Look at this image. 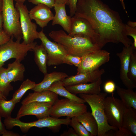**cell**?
Returning a JSON list of instances; mask_svg holds the SVG:
<instances>
[{
  "label": "cell",
  "instance_id": "obj_15",
  "mask_svg": "<svg viewBox=\"0 0 136 136\" xmlns=\"http://www.w3.org/2000/svg\"><path fill=\"white\" fill-rule=\"evenodd\" d=\"M103 69H97L88 72L77 74L75 75L68 76L62 81L65 87L78 84L91 83L95 81L105 73Z\"/></svg>",
  "mask_w": 136,
  "mask_h": 136
},
{
  "label": "cell",
  "instance_id": "obj_28",
  "mask_svg": "<svg viewBox=\"0 0 136 136\" xmlns=\"http://www.w3.org/2000/svg\"><path fill=\"white\" fill-rule=\"evenodd\" d=\"M36 84L34 82L27 79L22 83L19 89L15 91L12 99L16 104L18 103L26 92L29 90H32Z\"/></svg>",
  "mask_w": 136,
  "mask_h": 136
},
{
  "label": "cell",
  "instance_id": "obj_12",
  "mask_svg": "<svg viewBox=\"0 0 136 136\" xmlns=\"http://www.w3.org/2000/svg\"><path fill=\"white\" fill-rule=\"evenodd\" d=\"M68 34L71 36L78 35H83L99 45L98 35L88 21L83 18L75 15L72 17L71 30Z\"/></svg>",
  "mask_w": 136,
  "mask_h": 136
},
{
  "label": "cell",
  "instance_id": "obj_45",
  "mask_svg": "<svg viewBox=\"0 0 136 136\" xmlns=\"http://www.w3.org/2000/svg\"><path fill=\"white\" fill-rule=\"evenodd\" d=\"M26 0H13L14 1L16 2L23 3H24Z\"/></svg>",
  "mask_w": 136,
  "mask_h": 136
},
{
  "label": "cell",
  "instance_id": "obj_8",
  "mask_svg": "<svg viewBox=\"0 0 136 136\" xmlns=\"http://www.w3.org/2000/svg\"><path fill=\"white\" fill-rule=\"evenodd\" d=\"M87 106L68 98L58 99L52 106L50 116L57 118L66 116L71 118L77 117L87 111Z\"/></svg>",
  "mask_w": 136,
  "mask_h": 136
},
{
  "label": "cell",
  "instance_id": "obj_48",
  "mask_svg": "<svg viewBox=\"0 0 136 136\" xmlns=\"http://www.w3.org/2000/svg\"><path fill=\"white\" fill-rule=\"evenodd\" d=\"M2 12V10H0V13Z\"/></svg>",
  "mask_w": 136,
  "mask_h": 136
},
{
  "label": "cell",
  "instance_id": "obj_24",
  "mask_svg": "<svg viewBox=\"0 0 136 136\" xmlns=\"http://www.w3.org/2000/svg\"><path fill=\"white\" fill-rule=\"evenodd\" d=\"M77 120L84 126L92 136H97V123L91 113L86 111L76 117Z\"/></svg>",
  "mask_w": 136,
  "mask_h": 136
},
{
  "label": "cell",
  "instance_id": "obj_13",
  "mask_svg": "<svg viewBox=\"0 0 136 136\" xmlns=\"http://www.w3.org/2000/svg\"><path fill=\"white\" fill-rule=\"evenodd\" d=\"M53 105L47 102L33 101L22 105L16 118L19 119L24 116L34 115L38 119L50 116L49 113Z\"/></svg>",
  "mask_w": 136,
  "mask_h": 136
},
{
  "label": "cell",
  "instance_id": "obj_30",
  "mask_svg": "<svg viewBox=\"0 0 136 136\" xmlns=\"http://www.w3.org/2000/svg\"><path fill=\"white\" fill-rule=\"evenodd\" d=\"M69 125L72 127L78 136H92L77 120L76 117L71 118Z\"/></svg>",
  "mask_w": 136,
  "mask_h": 136
},
{
  "label": "cell",
  "instance_id": "obj_23",
  "mask_svg": "<svg viewBox=\"0 0 136 136\" xmlns=\"http://www.w3.org/2000/svg\"><path fill=\"white\" fill-rule=\"evenodd\" d=\"M48 90L54 92L58 95L78 103L84 104L86 103L83 99L68 91L64 86L62 80L54 82L50 87Z\"/></svg>",
  "mask_w": 136,
  "mask_h": 136
},
{
  "label": "cell",
  "instance_id": "obj_18",
  "mask_svg": "<svg viewBox=\"0 0 136 136\" xmlns=\"http://www.w3.org/2000/svg\"><path fill=\"white\" fill-rule=\"evenodd\" d=\"M102 83L101 77L90 83H83L65 87L70 92L76 95L78 94H96L101 92L100 86Z\"/></svg>",
  "mask_w": 136,
  "mask_h": 136
},
{
  "label": "cell",
  "instance_id": "obj_31",
  "mask_svg": "<svg viewBox=\"0 0 136 136\" xmlns=\"http://www.w3.org/2000/svg\"><path fill=\"white\" fill-rule=\"evenodd\" d=\"M134 50L130 58L128 76L136 84V52Z\"/></svg>",
  "mask_w": 136,
  "mask_h": 136
},
{
  "label": "cell",
  "instance_id": "obj_43",
  "mask_svg": "<svg viewBox=\"0 0 136 136\" xmlns=\"http://www.w3.org/2000/svg\"><path fill=\"white\" fill-rule=\"evenodd\" d=\"M55 4H65L66 5H68V0H55Z\"/></svg>",
  "mask_w": 136,
  "mask_h": 136
},
{
  "label": "cell",
  "instance_id": "obj_17",
  "mask_svg": "<svg viewBox=\"0 0 136 136\" xmlns=\"http://www.w3.org/2000/svg\"><path fill=\"white\" fill-rule=\"evenodd\" d=\"M65 4H55L54 8L55 14L52 19L53 26L60 25L68 34L70 32L72 23V17L68 16L66 13Z\"/></svg>",
  "mask_w": 136,
  "mask_h": 136
},
{
  "label": "cell",
  "instance_id": "obj_6",
  "mask_svg": "<svg viewBox=\"0 0 136 136\" xmlns=\"http://www.w3.org/2000/svg\"><path fill=\"white\" fill-rule=\"evenodd\" d=\"M11 38L7 42L0 45V67L10 59L15 58L21 62L25 58L29 51H32L37 45L36 42L25 44L20 43V40L14 41Z\"/></svg>",
  "mask_w": 136,
  "mask_h": 136
},
{
  "label": "cell",
  "instance_id": "obj_40",
  "mask_svg": "<svg viewBox=\"0 0 136 136\" xmlns=\"http://www.w3.org/2000/svg\"><path fill=\"white\" fill-rule=\"evenodd\" d=\"M3 136H19V135L13 132L6 130L2 134Z\"/></svg>",
  "mask_w": 136,
  "mask_h": 136
},
{
  "label": "cell",
  "instance_id": "obj_36",
  "mask_svg": "<svg viewBox=\"0 0 136 136\" xmlns=\"http://www.w3.org/2000/svg\"><path fill=\"white\" fill-rule=\"evenodd\" d=\"M115 82L112 80H108L105 83L104 88L105 92L108 93H113L116 89Z\"/></svg>",
  "mask_w": 136,
  "mask_h": 136
},
{
  "label": "cell",
  "instance_id": "obj_21",
  "mask_svg": "<svg viewBox=\"0 0 136 136\" xmlns=\"http://www.w3.org/2000/svg\"><path fill=\"white\" fill-rule=\"evenodd\" d=\"M7 66V74L10 83L23 80L25 68L20 61L15 59L12 63H9Z\"/></svg>",
  "mask_w": 136,
  "mask_h": 136
},
{
  "label": "cell",
  "instance_id": "obj_14",
  "mask_svg": "<svg viewBox=\"0 0 136 136\" xmlns=\"http://www.w3.org/2000/svg\"><path fill=\"white\" fill-rule=\"evenodd\" d=\"M134 49L131 45L129 47H124L121 52L116 54L120 61V77L122 83L127 88L133 89L136 87V84L128 77L129 60Z\"/></svg>",
  "mask_w": 136,
  "mask_h": 136
},
{
  "label": "cell",
  "instance_id": "obj_42",
  "mask_svg": "<svg viewBox=\"0 0 136 136\" xmlns=\"http://www.w3.org/2000/svg\"><path fill=\"white\" fill-rule=\"evenodd\" d=\"M3 20L2 12L0 13V33L3 29Z\"/></svg>",
  "mask_w": 136,
  "mask_h": 136
},
{
  "label": "cell",
  "instance_id": "obj_22",
  "mask_svg": "<svg viewBox=\"0 0 136 136\" xmlns=\"http://www.w3.org/2000/svg\"><path fill=\"white\" fill-rule=\"evenodd\" d=\"M34 60L39 70L43 74L47 73V54L42 43L36 45L33 48Z\"/></svg>",
  "mask_w": 136,
  "mask_h": 136
},
{
  "label": "cell",
  "instance_id": "obj_25",
  "mask_svg": "<svg viewBox=\"0 0 136 136\" xmlns=\"http://www.w3.org/2000/svg\"><path fill=\"white\" fill-rule=\"evenodd\" d=\"M116 89L121 100L127 108L136 110V93L132 89H125L116 85Z\"/></svg>",
  "mask_w": 136,
  "mask_h": 136
},
{
  "label": "cell",
  "instance_id": "obj_19",
  "mask_svg": "<svg viewBox=\"0 0 136 136\" xmlns=\"http://www.w3.org/2000/svg\"><path fill=\"white\" fill-rule=\"evenodd\" d=\"M58 95L49 90L29 94L21 102L22 105L33 101L47 102L53 105L58 99Z\"/></svg>",
  "mask_w": 136,
  "mask_h": 136
},
{
  "label": "cell",
  "instance_id": "obj_27",
  "mask_svg": "<svg viewBox=\"0 0 136 136\" xmlns=\"http://www.w3.org/2000/svg\"><path fill=\"white\" fill-rule=\"evenodd\" d=\"M10 83L7 75V68L3 66L0 67V91L6 98L13 89Z\"/></svg>",
  "mask_w": 136,
  "mask_h": 136
},
{
  "label": "cell",
  "instance_id": "obj_3",
  "mask_svg": "<svg viewBox=\"0 0 136 136\" xmlns=\"http://www.w3.org/2000/svg\"><path fill=\"white\" fill-rule=\"evenodd\" d=\"M71 119V118L68 117L65 118L59 119L49 116L33 122L26 123L11 116L5 118L4 123L7 129H11L14 126H17L19 127L23 133L27 132L31 128L33 127H47L53 132H56L59 131L62 125H69Z\"/></svg>",
  "mask_w": 136,
  "mask_h": 136
},
{
  "label": "cell",
  "instance_id": "obj_1",
  "mask_svg": "<svg viewBox=\"0 0 136 136\" xmlns=\"http://www.w3.org/2000/svg\"><path fill=\"white\" fill-rule=\"evenodd\" d=\"M74 15L90 23L99 36L98 44L101 48L109 43H120L126 47L132 44L119 13L101 0H78Z\"/></svg>",
  "mask_w": 136,
  "mask_h": 136
},
{
  "label": "cell",
  "instance_id": "obj_46",
  "mask_svg": "<svg viewBox=\"0 0 136 136\" xmlns=\"http://www.w3.org/2000/svg\"><path fill=\"white\" fill-rule=\"evenodd\" d=\"M3 5V0H0V10H2Z\"/></svg>",
  "mask_w": 136,
  "mask_h": 136
},
{
  "label": "cell",
  "instance_id": "obj_37",
  "mask_svg": "<svg viewBox=\"0 0 136 136\" xmlns=\"http://www.w3.org/2000/svg\"><path fill=\"white\" fill-rule=\"evenodd\" d=\"M78 0H68L70 16H74L76 12V5Z\"/></svg>",
  "mask_w": 136,
  "mask_h": 136
},
{
  "label": "cell",
  "instance_id": "obj_26",
  "mask_svg": "<svg viewBox=\"0 0 136 136\" xmlns=\"http://www.w3.org/2000/svg\"><path fill=\"white\" fill-rule=\"evenodd\" d=\"M132 108H127L124 114L122 127L130 131L133 135H136V111Z\"/></svg>",
  "mask_w": 136,
  "mask_h": 136
},
{
  "label": "cell",
  "instance_id": "obj_5",
  "mask_svg": "<svg viewBox=\"0 0 136 136\" xmlns=\"http://www.w3.org/2000/svg\"><path fill=\"white\" fill-rule=\"evenodd\" d=\"M13 2V0H3V29L11 38L21 40L22 35L20 14L14 6Z\"/></svg>",
  "mask_w": 136,
  "mask_h": 136
},
{
  "label": "cell",
  "instance_id": "obj_32",
  "mask_svg": "<svg viewBox=\"0 0 136 136\" xmlns=\"http://www.w3.org/2000/svg\"><path fill=\"white\" fill-rule=\"evenodd\" d=\"M82 57L67 54L64 57V64L74 65L77 67L80 65Z\"/></svg>",
  "mask_w": 136,
  "mask_h": 136
},
{
  "label": "cell",
  "instance_id": "obj_41",
  "mask_svg": "<svg viewBox=\"0 0 136 136\" xmlns=\"http://www.w3.org/2000/svg\"><path fill=\"white\" fill-rule=\"evenodd\" d=\"M2 117L0 115V135H2L3 133L6 130L5 128V125L1 120Z\"/></svg>",
  "mask_w": 136,
  "mask_h": 136
},
{
  "label": "cell",
  "instance_id": "obj_39",
  "mask_svg": "<svg viewBox=\"0 0 136 136\" xmlns=\"http://www.w3.org/2000/svg\"><path fill=\"white\" fill-rule=\"evenodd\" d=\"M60 136H78L73 128H69L67 131H64Z\"/></svg>",
  "mask_w": 136,
  "mask_h": 136
},
{
  "label": "cell",
  "instance_id": "obj_4",
  "mask_svg": "<svg viewBox=\"0 0 136 136\" xmlns=\"http://www.w3.org/2000/svg\"><path fill=\"white\" fill-rule=\"evenodd\" d=\"M107 95L106 92L96 94H79L80 97L84 100L90 106L91 113L98 124V136H104L105 133L111 130H116L117 127L110 125L108 123L104 110V100Z\"/></svg>",
  "mask_w": 136,
  "mask_h": 136
},
{
  "label": "cell",
  "instance_id": "obj_38",
  "mask_svg": "<svg viewBox=\"0 0 136 136\" xmlns=\"http://www.w3.org/2000/svg\"><path fill=\"white\" fill-rule=\"evenodd\" d=\"M11 38L3 30L0 33V45L7 42Z\"/></svg>",
  "mask_w": 136,
  "mask_h": 136
},
{
  "label": "cell",
  "instance_id": "obj_29",
  "mask_svg": "<svg viewBox=\"0 0 136 136\" xmlns=\"http://www.w3.org/2000/svg\"><path fill=\"white\" fill-rule=\"evenodd\" d=\"M6 99L4 98L0 99V115L5 118L11 116L16 104L12 99L8 101Z\"/></svg>",
  "mask_w": 136,
  "mask_h": 136
},
{
  "label": "cell",
  "instance_id": "obj_47",
  "mask_svg": "<svg viewBox=\"0 0 136 136\" xmlns=\"http://www.w3.org/2000/svg\"><path fill=\"white\" fill-rule=\"evenodd\" d=\"M3 98H5L6 99V98L3 95L2 93L0 91V99Z\"/></svg>",
  "mask_w": 136,
  "mask_h": 136
},
{
  "label": "cell",
  "instance_id": "obj_9",
  "mask_svg": "<svg viewBox=\"0 0 136 136\" xmlns=\"http://www.w3.org/2000/svg\"><path fill=\"white\" fill-rule=\"evenodd\" d=\"M15 7L20 14L23 40L22 43L28 44L34 42L35 39L39 38V32L37 30L36 24L31 21L26 5L23 3L16 2Z\"/></svg>",
  "mask_w": 136,
  "mask_h": 136
},
{
  "label": "cell",
  "instance_id": "obj_20",
  "mask_svg": "<svg viewBox=\"0 0 136 136\" xmlns=\"http://www.w3.org/2000/svg\"><path fill=\"white\" fill-rule=\"evenodd\" d=\"M44 75L43 80L40 83L36 84L35 87L32 89L34 92H40L48 90L54 82L62 80L68 76L65 73L57 71L47 73Z\"/></svg>",
  "mask_w": 136,
  "mask_h": 136
},
{
  "label": "cell",
  "instance_id": "obj_16",
  "mask_svg": "<svg viewBox=\"0 0 136 136\" xmlns=\"http://www.w3.org/2000/svg\"><path fill=\"white\" fill-rule=\"evenodd\" d=\"M29 14L31 19L34 20L42 28L46 26L54 16L51 9L42 4L36 5L29 11Z\"/></svg>",
  "mask_w": 136,
  "mask_h": 136
},
{
  "label": "cell",
  "instance_id": "obj_44",
  "mask_svg": "<svg viewBox=\"0 0 136 136\" xmlns=\"http://www.w3.org/2000/svg\"><path fill=\"white\" fill-rule=\"evenodd\" d=\"M127 24L131 27L136 28V22H132L129 20Z\"/></svg>",
  "mask_w": 136,
  "mask_h": 136
},
{
  "label": "cell",
  "instance_id": "obj_33",
  "mask_svg": "<svg viewBox=\"0 0 136 136\" xmlns=\"http://www.w3.org/2000/svg\"><path fill=\"white\" fill-rule=\"evenodd\" d=\"M115 132H107L104 136H132L133 134L129 130L122 127L120 128L115 130Z\"/></svg>",
  "mask_w": 136,
  "mask_h": 136
},
{
  "label": "cell",
  "instance_id": "obj_7",
  "mask_svg": "<svg viewBox=\"0 0 136 136\" xmlns=\"http://www.w3.org/2000/svg\"><path fill=\"white\" fill-rule=\"evenodd\" d=\"M105 113L108 123L118 129L122 127L123 118L127 108L120 99L111 96L106 97L104 100Z\"/></svg>",
  "mask_w": 136,
  "mask_h": 136
},
{
  "label": "cell",
  "instance_id": "obj_35",
  "mask_svg": "<svg viewBox=\"0 0 136 136\" xmlns=\"http://www.w3.org/2000/svg\"><path fill=\"white\" fill-rule=\"evenodd\" d=\"M29 2L37 5L42 4L46 5L50 9L54 7L55 3V0H28Z\"/></svg>",
  "mask_w": 136,
  "mask_h": 136
},
{
  "label": "cell",
  "instance_id": "obj_2",
  "mask_svg": "<svg viewBox=\"0 0 136 136\" xmlns=\"http://www.w3.org/2000/svg\"><path fill=\"white\" fill-rule=\"evenodd\" d=\"M49 36L61 44L67 54L82 57L90 51L101 49L97 43L82 35L71 36L61 30L51 31Z\"/></svg>",
  "mask_w": 136,
  "mask_h": 136
},
{
  "label": "cell",
  "instance_id": "obj_10",
  "mask_svg": "<svg viewBox=\"0 0 136 136\" xmlns=\"http://www.w3.org/2000/svg\"><path fill=\"white\" fill-rule=\"evenodd\" d=\"M82 57L81 63L77 67V74L92 72L98 69L109 61L110 53L105 50H97L89 52Z\"/></svg>",
  "mask_w": 136,
  "mask_h": 136
},
{
  "label": "cell",
  "instance_id": "obj_34",
  "mask_svg": "<svg viewBox=\"0 0 136 136\" xmlns=\"http://www.w3.org/2000/svg\"><path fill=\"white\" fill-rule=\"evenodd\" d=\"M126 34L127 36H130L133 39V42L132 45L134 49H136V28L131 27L126 24Z\"/></svg>",
  "mask_w": 136,
  "mask_h": 136
},
{
  "label": "cell",
  "instance_id": "obj_11",
  "mask_svg": "<svg viewBox=\"0 0 136 136\" xmlns=\"http://www.w3.org/2000/svg\"><path fill=\"white\" fill-rule=\"evenodd\" d=\"M39 37L47 53V65L50 66L64 64V57L67 53L64 47L61 44L50 40L43 30L39 32Z\"/></svg>",
  "mask_w": 136,
  "mask_h": 136
}]
</instances>
